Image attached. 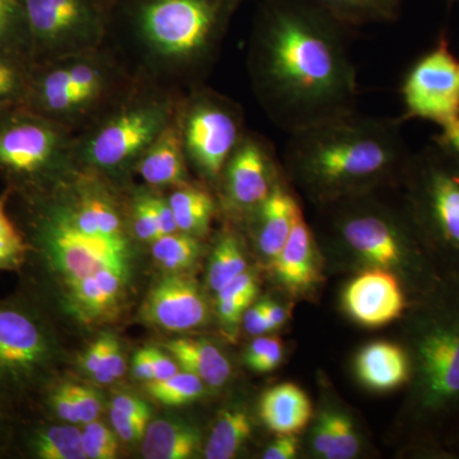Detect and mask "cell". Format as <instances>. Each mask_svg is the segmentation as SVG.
I'll use <instances>...</instances> for the list:
<instances>
[{
    "label": "cell",
    "instance_id": "obj_55",
    "mask_svg": "<svg viewBox=\"0 0 459 459\" xmlns=\"http://www.w3.org/2000/svg\"><path fill=\"white\" fill-rule=\"evenodd\" d=\"M287 316H289V312H287L286 307L277 304L276 301L268 300L267 318L268 323H270L271 332L277 331V329L282 327L286 323Z\"/></svg>",
    "mask_w": 459,
    "mask_h": 459
},
{
    "label": "cell",
    "instance_id": "obj_2",
    "mask_svg": "<svg viewBox=\"0 0 459 459\" xmlns=\"http://www.w3.org/2000/svg\"><path fill=\"white\" fill-rule=\"evenodd\" d=\"M404 120L368 117L358 110L289 134L285 177L319 204L401 183L411 152Z\"/></svg>",
    "mask_w": 459,
    "mask_h": 459
},
{
    "label": "cell",
    "instance_id": "obj_11",
    "mask_svg": "<svg viewBox=\"0 0 459 459\" xmlns=\"http://www.w3.org/2000/svg\"><path fill=\"white\" fill-rule=\"evenodd\" d=\"M404 122L428 120L437 126L459 115V60L446 35L411 65L401 87Z\"/></svg>",
    "mask_w": 459,
    "mask_h": 459
},
{
    "label": "cell",
    "instance_id": "obj_37",
    "mask_svg": "<svg viewBox=\"0 0 459 459\" xmlns=\"http://www.w3.org/2000/svg\"><path fill=\"white\" fill-rule=\"evenodd\" d=\"M117 434L99 421L86 424L82 431L84 455L90 459H114L119 451Z\"/></svg>",
    "mask_w": 459,
    "mask_h": 459
},
{
    "label": "cell",
    "instance_id": "obj_52",
    "mask_svg": "<svg viewBox=\"0 0 459 459\" xmlns=\"http://www.w3.org/2000/svg\"><path fill=\"white\" fill-rule=\"evenodd\" d=\"M283 359V344L280 338L276 337L273 343L271 344L270 349L267 352L258 359L255 364L250 367V369L255 371V373H271L280 367L281 362Z\"/></svg>",
    "mask_w": 459,
    "mask_h": 459
},
{
    "label": "cell",
    "instance_id": "obj_46",
    "mask_svg": "<svg viewBox=\"0 0 459 459\" xmlns=\"http://www.w3.org/2000/svg\"><path fill=\"white\" fill-rule=\"evenodd\" d=\"M111 338L113 336H108V334L107 336L100 337L84 352L82 359H81V365H82L83 370L86 373L93 376L99 368L101 367L102 361H104L105 356H107L108 346H110Z\"/></svg>",
    "mask_w": 459,
    "mask_h": 459
},
{
    "label": "cell",
    "instance_id": "obj_1",
    "mask_svg": "<svg viewBox=\"0 0 459 459\" xmlns=\"http://www.w3.org/2000/svg\"><path fill=\"white\" fill-rule=\"evenodd\" d=\"M346 27L307 0H267L252 44L253 80L287 134L358 110Z\"/></svg>",
    "mask_w": 459,
    "mask_h": 459
},
{
    "label": "cell",
    "instance_id": "obj_40",
    "mask_svg": "<svg viewBox=\"0 0 459 459\" xmlns=\"http://www.w3.org/2000/svg\"><path fill=\"white\" fill-rule=\"evenodd\" d=\"M68 386L74 395L81 422L90 424V422L96 421L101 412V401H100L98 392L86 385H68Z\"/></svg>",
    "mask_w": 459,
    "mask_h": 459
},
{
    "label": "cell",
    "instance_id": "obj_15",
    "mask_svg": "<svg viewBox=\"0 0 459 459\" xmlns=\"http://www.w3.org/2000/svg\"><path fill=\"white\" fill-rule=\"evenodd\" d=\"M140 314L143 322L152 327L186 332L207 323L208 307L195 280L172 274L151 289Z\"/></svg>",
    "mask_w": 459,
    "mask_h": 459
},
{
    "label": "cell",
    "instance_id": "obj_51",
    "mask_svg": "<svg viewBox=\"0 0 459 459\" xmlns=\"http://www.w3.org/2000/svg\"><path fill=\"white\" fill-rule=\"evenodd\" d=\"M148 199H150L153 212L156 214L161 234H174V232L179 231L169 201H164V199L155 197V195H148Z\"/></svg>",
    "mask_w": 459,
    "mask_h": 459
},
{
    "label": "cell",
    "instance_id": "obj_24",
    "mask_svg": "<svg viewBox=\"0 0 459 459\" xmlns=\"http://www.w3.org/2000/svg\"><path fill=\"white\" fill-rule=\"evenodd\" d=\"M199 446L197 429L179 420L159 419L148 424L142 453L147 459H188L197 455Z\"/></svg>",
    "mask_w": 459,
    "mask_h": 459
},
{
    "label": "cell",
    "instance_id": "obj_58",
    "mask_svg": "<svg viewBox=\"0 0 459 459\" xmlns=\"http://www.w3.org/2000/svg\"><path fill=\"white\" fill-rule=\"evenodd\" d=\"M458 444H459V442H458Z\"/></svg>",
    "mask_w": 459,
    "mask_h": 459
},
{
    "label": "cell",
    "instance_id": "obj_25",
    "mask_svg": "<svg viewBox=\"0 0 459 459\" xmlns=\"http://www.w3.org/2000/svg\"><path fill=\"white\" fill-rule=\"evenodd\" d=\"M346 29L394 22L406 0H307Z\"/></svg>",
    "mask_w": 459,
    "mask_h": 459
},
{
    "label": "cell",
    "instance_id": "obj_44",
    "mask_svg": "<svg viewBox=\"0 0 459 459\" xmlns=\"http://www.w3.org/2000/svg\"><path fill=\"white\" fill-rule=\"evenodd\" d=\"M268 299L258 301L255 305H250L244 313V328L250 336H263V334L271 332L270 323L267 318Z\"/></svg>",
    "mask_w": 459,
    "mask_h": 459
},
{
    "label": "cell",
    "instance_id": "obj_56",
    "mask_svg": "<svg viewBox=\"0 0 459 459\" xmlns=\"http://www.w3.org/2000/svg\"><path fill=\"white\" fill-rule=\"evenodd\" d=\"M4 420H5L4 410L0 409V430H2L3 425H4Z\"/></svg>",
    "mask_w": 459,
    "mask_h": 459
},
{
    "label": "cell",
    "instance_id": "obj_43",
    "mask_svg": "<svg viewBox=\"0 0 459 459\" xmlns=\"http://www.w3.org/2000/svg\"><path fill=\"white\" fill-rule=\"evenodd\" d=\"M256 292H258V280L253 272L247 270L226 283L217 292V299L234 298V296H247V298L255 299Z\"/></svg>",
    "mask_w": 459,
    "mask_h": 459
},
{
    "label": "cell",
    "instance_id": "obj_22",
    "mask_svg": "<svg viewBox=\"0 0 459 459\" xmlns=\"http://www.w3.org/2000/svg\"><path fill=\"white\" fill-rule=\"evenodd\" d=\"M259 415L273 433L296 435L304 430L312 419V402L300 386L282 383L263 394Z\"/></svg>",
    "mask_w": 459,
    "mask_h": 459
},
{
    "label": "cell",
    "instance_id": "obj_10",
    "mask_svg": "<svg viewBox=\"0 0 459 459\" xmlns=\"http://www.w3.org/2000/svg\"><path fill=\"white\" fill-rule=\"evenodd\" d=\"M32 65H49L91 49L102 32L92 0H25Z\"/></svg>",
    "mask_w": 459,
    "mask_h": 459
},
{
    "label": "cell",
    "instance_id": "obj_3",
    "mask_svg": "<svg viewBox=\"0 0 459 459\" xmlns=\"http://www.w3.org/2000/svg\"><path fill=\"white\" fill-rule=\"evenodd\" d=\"M406 328L411 359L406 422L429 452L459 442V280L419 299Z\"/></svg>",
    "mask_w": 459,
    "mask_h": 459
},
{
    "label": "cell",
    "instance_id": "obj_42",
    "mask_svg": "<svg viewBox=\"0 0 459 459\" xmlns=\"http://www.w3.org/2000/svg\"><path fill=\"white\" fill-rule=\"evenodd\" d=\"M48 403L57 418L62 419L63 421L69 422V424H80V413L75 406L74 395L69 391L68 383L57 385L48 397Z\"/></svg>",
    "mask_w": 459,
    "mask_h": 459
},
{
    "label": "cell",
    "instance_id": "obj_6",
    "mask_svg": "<svg viewBox=\"0 0 459 459\" xmlns=\"http://www.w3.org/2000/svg\"><path fill=\"white\" fill-rule=\"evenodd\" d=\"M32 198V249L38 247L51 270L63 280H77L101 270H114L129 277L131 249L126 237L107 238L84 234L69 219L63 204Z\"/></svg>",
    "mask_w": 459,
    "mask_h": 459
},
{
    "label": "cell",
    "instance_id": "obj_21",
    "mask_svg": "<svg viewBox=\"0 0 459 459\" xmlns=\"http://www.w3.org/2000/svg\"><path fill=\"white\" fill-rule=\"evenodd\" d=\"M183 132L168 126L142 153L138 172L151 186H186Z\"/></svg>",
    "mask_w": 459,
    "mask_h": 459
},
{
    "label": "cell",
    "instance_id": "obj_13",
    "mask_svg": "<svg viewBox=\"0 0 459 459\" xmlns=\"http://www.w3.org/2000/svg\"><path fill=\"white\" fill-rule=\"evenodd\" d=\"M169 110L162 102L126 108L108 120L87 143L86 157L100 169L122 168L142 153L168 126Z\"/></svg>",
    "mask_w": 459,
    "mask_h": 459
},
{
    "label": "cell",
    "instance_id": "obj_36",
    "mask_svg": "<svg viewBox=\"0 0 459 459\" xmlns=\"http://www.w3.org/2000/svg\"><path fill=\"white\" fill-rule=\"evenodd\" d=\"M360 451V439L351 420L344 413L332 411L331 446L325 458L351 459Z\"/></svg>",
    "mask_w": 459,
    "mask_h": 459
},
{
    "label": "cell",
    "instance_id": "obj_31",
    "mask_svg": "<svg viewBox=\"0 0 459 459\" xmlns=\"http://www.w3.org/2000/svg\"><path fill=\"white\" fill-rule=\"evenodd\" d=\"M13 189L0 195V271H20L25 267L32 253V247L25 232L9 216L8 205Z\"/></svg>",
    "mask_w": 459,
    "mask_h": 459
},
{
    "label": "cell",
    "instance_id": "obj_12",
    "mask_svg": "<svg viewBox=\"0 0 459 459\" xmlns=\"http://www.w3.org/2000/svg\"><path fill=\"white\" fill-rule=\"evenodd\" d=\"M184 147L204 177L221 178L241 133V115L228 100L202 93L193 102L183 126Z\"/></svg>",
    "mask_w": 459,
    "mask_h": 459
},
{
    "label": "cell",
    "instance_id": "obj_49",
    "mask_svg": "<svg viewBox=\"0 0 459 459\" xmlns=\"http://www.w3.org/2000/svg\"><path fill=\"white\" fill-rule=\"evenodd\" d=\"M439 128L440 132L433 137L434 143L459 160V115Z\"/></svg>",
    "mask_w": 459,
    "mask_h": 459
},
{
    "label": "cell",
    "instance_id": "obj_45",
    "mask_svg": "<svg viewBox=\"0 0 459 459\" xmlns=\"http://www.w3.org/2000/svg\"><path fill=\"white\" fill-rule=\"evenodd\" d=\"M332 437V411L320 413L312 431V448L318 457L325 458Z\"/></svg>",
    "mask_w": 459,
    "mask_h": 459
},
{
    "label": "cell",
    "instance_id": "obj_14",
    "mask_svg": "<svg viewBox=\"0 0 459 459\" xmlns=\"http://www.w3.org/2000/svg\"><path fill=\"white\" fill-rule=\"evenodd\" d=\"M221 177L230 204L247 212L262 204L282 178L270 144L255 135L241 138Z\"/></svg>",
    "mask_w": 459,
    "mask_h": 459
},
{
    "label": "cell",
    "instance_id": "obj_50",
    "mask_svg": "<svg viewBox=\"0 0 459 459\" xmlns=\"http://www.w3.org/2000/svg\"><path fill=\"white\" fill-rule=\"evenodd\" d=\"M111 407H115V409L122 411L126 415L132 416V418L147 420V421H150V407H148L146 402L134 397V395H117V397H115L114 401L111 402Z\"/></svg>",
    "mask_w": 459,
    "mask_h": 459
},
{
    "label": "cell",
    "instance_id": "obj_47",
    "mask_svg": "<svg viewBox=\"0 0 459 459\" xmlns=\"http://www.w3.org/2000/svg\"><path fill=\"white\" fill-rule=\"evenodd\" d=\"M247 305L241 301L232 300V299H219L217 300V314L225 327L230 329L237 328L238 323L243 320L244 313L247 309Z\"/></svg>",
    "mask_w": 459,
    "mask_h": 459
},
{
    "label": "cell",
    "instance_id": "obj_27",
    "mask_svg": "<svg viewBox=\"0 0 459 459\" xmlns=\"http://www.w3.org/2000/svg\"><path fill=\"white\" fill-rule=\"evenodd\" d=\"M26 449L40 459H86L82 433L68 425L36 428L27 437Z\"/></svg>",
    "mask_w": 459,
    "mask_h": 459
},
{
    "label": "cell",
    "instance_id": "obj_23",
    "mask_svg": "<svg viewBox=\"0 0 459 459\" xmlns=\"http://www.w3.org/2000/svg\"><path fill=\"white\" fill-rule=\"evenodd\" d=\"M162 346L181 369L195 374L204 385L212 388L225 385L231 377L229 359L210 341L189 337L174 338L166 341Z\"/></svg>",
    "mask_w": 459,
    "mask_h": 459
},
{
    "label": "cell",
    "instance_id": "obj_29",
    "mask_svg": "<svg viewBox=\"0 0 459 459\" xmlns=\"http://www.w3.org/2000/svg\"><path fill=\"white\" fill-rule=\"evenodd\" d=\"M252 435V421L244 410L222 411L214 422L205 446L208 459H231Z\"/></svg>",
    "mask_w": 459,
    "mask_h": 459
},
{
    "label": "cell",
    "instance_id": "obj_48",
    "mask_svg": "<svg viewBox=\"0 0 459 459\" xmlns=\"http://www.w3.org/2000/svg\"><path fill=\"white\" fill-rule=\"evenodd\" d=\"M299 440L296 435H279L263 453L264 459H292L298 457Z\"/></svg>",
    "mask_w": 459,
    "mask_h": 459
},
{
    "label": "cell",
    "instance_id": "obj_7",
    "mask_svg": "<svg viewBox=\"0 0 459 459\" xmlns=\"http://www.w3.org/2000/svg\"><path fill=\"white\" fill-rule=\"evenodd\" d=\"M56 342L38 307L22 299L0 303V409L40 388L56 360Z\"/></svg>",
    "mask_w": 459,
    "mask_h": 459
},
{
    "label": "cell",
    "instance_id": "obj_19",
    "mask_svg": "<svg viewBox=\"0 0 459 459\" xmlns=\"http://www.w3.org/2000/svg\"><path fill=\"white\" fill-rule=\"evenodd\" d=\"M250 213L258 252L271 263L285 247L303 211L286 180L281 178L265 201Z\"/></svg>",
    "mask_w": 459,
    "mask_h": 459
},
{
    "label": "cell",
    "instance_id": "obj_17",
    "mask_svg": "<svg viewBox=\"0 0 459 459\" xmlns=\"http://www.w3.org/2000/svg\"><path fill=\"white\" fill-rule=\"evenodd\" d=\"M270 264L277 281L291 294L305 295L320 282L318 246L304 214H300L285 247Z\"/></svg>",
    "mask_w": 459,
    "mask_h": 459
},
{
    "label": "cell",
    "instance_id": "obj_4",
    "mask_svg": "<svg viewBox=\"0 0 459 459\" xmlns=\"http://www.w3.org/2000/svg\"><path fill=\"white\" fill-rule=\"evenodd\" d=\"M374 193L327 204L332 238L371 268L394 272L421 299L440 282L406 205L380 204Z\"/></svg>",
    "mask_w": 459,
    "mask_h": 459
},
{
    "label": "cell",
    "instance_id": "obj_18",
    "mask_svg": "<svg viewBox=\"0 0 459 459\" xmlns=\"http://www.w3.org/2000/svg\"><path fill=\"white\" fill-rule=\"evenodd\" d=\"M128 276L101 270L83 279L65 281L72 312L87 325L113 319L122 307Z\"/></svg>",
    "mask_w": 459,
    "mask_h": 459
},
{
    "label": "cell",
    "instance_id": "obj_41",
    "mask_svg": "<svg viewBox=\"0 0 459 459\" xmlns=\"http://www.w3.org/2000/svg\"><path fill=\"white\" fill-rule=\"evenodd\" d=\"M110 420L113 424L115 433L124 442H137L142 437H144L146 429L150 421L132 416L126 415L122 411L110 407Z\"/></svg>",
    "mask_w": 459,
    "mask_h": 459
},
{
    "label": "cell",
    "instance_id": "obj_38",
    "mask_svg": "<svg viewBox=\"0 0 459 459\" xmlns=\"http://www.w3.org/2000/svg\"><path fill=\"white\" fill-rule=\"evenodd\" d=\"M134 231L140 240L151 244L156 238L162 237L159 221H157L148 195L138 199L134 205Z\"/></svg>",
    "mask_w": 459,
    "mask_h": 459
},
{
    "label": "cell",
    "instance_id": "obj_8",
    "mask_svg": "<svg viewBox=\"0 0 459 459\" xmlns=\"http://www.w3.org/2000/svg\"><path fill=\"white\" fill-rule=\"evenodd\" d=\"M68 148L59 122L26 107L0 108V175L13 193L40 192Z\"/></svg>",
    "mask_w": 459,
    "mask_h": 459
},
{
    "label": "cell",
    "instance_id": "obj_54",
    "mask_svg": "<svg viewBox=\"0 0 459 459\" xmlns=\"http://www.w3.org/2000/svg\"><path fill=\"white\" fill-rule=\"evenodd\" d=\"M133 374L142 382H150L155 379L152 359H151L150 347L138 350L133 358Z\"/></svg>",
    "mask_w": 459,
    "mask_h": 459
},
{
    "label": "cell",
    "instance_id": "obj_32",
    "mask_svg": "<svg viewBox=\"0 0 459 459\" xmlns=\"http://www.w3.org/2000/svg\"><path fill=\"white\" fill-rule=\"evenodd\" d=\"M246 255L234 234H225L214 247L210 265H208L207 283L211 291L219 292L226 283L246 272Z\"/></svg>",
    "mask_w": 459,
    "mask_h": 459
},
{
    "label": "cell",
    "instance_id": "obj_57",
    "mask_svg": "<svg viewBox=\"0 0 459 459\" xmlns=\"http://www.w3.org/2000/svg\"><path fill=\"white\" fill-rule=\"evenodd\" d=\"M448 3H459V0H446Z\"/></svg>",
    "mask_w": 459,
    "mask_h": 459
},
{
    "label": "cell",
    "instance_id": "obj_20",
    "mask_svg": "<svg viewBox=\"0 0 459 459\" xmlns=\"http://www.w3.org/2000/svg\"><path fill=\"white\" fill-rule=\"evenodd\" d=\"M359 380L376 392H388L409 385L411 359L406 347L385 341L367 344L355 361Z\"/></svg>",
    "mask_w": 459,
    "mask_h": 459
},
{
    "label": "cell",
    "instance_id": "obj_35",
    "mask_svg": "<svg viewBox=\"0 0 459 459\" xmlns=\"http://www.w3.org/2000/svg\"><path fill=\"white\" fill-rule=\"evenodd\" d=\"M0 45L31 62L25 0H0Z\"/></svg>",
    "mask_w": 459,
    "mask_h": 459
},
{
    "label": "cell",
    "instance_id": "obj_5",
    "mask_svg": "<svg viewBox=\"0 0 459 459\" xmlns=\"http://www.w3.org/2000/svg\"><path fill=\"white\" fill-rule=\"evenodd\" d=\"M404 205L440 279L459 280V160L431 142L411 153Z\"/></svg>",
    "mask_w": 459,
    "mask_h": 459
},
{
    "label": "cell",
    "instance_id": "obj_30",
    "mask_svg": "<svg viewBox=\"0 0 459 459\" xmlns=\"http://www.w3.org/2000/svg\"><path fill=\"white\" fill-rule=\"evenodd\" d=\"M32 63L0 45V108L25 107Z\"/></svg>",
    "mask_w": 459,
    "mask_h": 459
},
{
    "label": "cell",
    "instance_id": "obj_28",
    "mask_svg": "<svg viewBox=\"0 0 459 459\" xmlns=\"http://www.w3.org/2000/svg\"><path fill=\"white\" fill-rule=\"evenodd\" d=\"M63 207L75 228L84 234L107 238L124 237L119 214L110 202L101 195L87 193L69 210L66 205Z\"/></svg>",
    "mask_w": 459,
    "mask_h": 459
},
{
    "label": "cell",
    "instance_id": "obj_33",
    "mask_svg": "<svg viewBox=\"0 0 459 459\" xmlns=\"http://www.w3.org/2000/svg\"><path fill=\"white\" fill-rule=\"evenodd\" d=\"M198 238L180 231L162 235L152 243L153 258L165 270H188L198 261L202 253Z\"/></svg>",
    "mask_w": 459,
    "mask_h": 459
},
{
    "label": "cell",
    "instance_id": "obj_9",
    "mask_svg": "<svg viewBox=\"0 0 459 459\" xmlns=\"http://www.w3.org/2000/svg\"><path fill=\"white\" fill-rule=\"evenodd\" d=\"M237 0H153L141 14L144 36L159 53L181 60L210 56Z\"/></svg>",
    "mask_w": 459,
    "mask_h": 459
},
{
    "label": "cell",
    "instance_id": "obj_26",
    "mask_svg": "<svg viewBox=\"0 0 459 459\" xmlns=\"http://www.w3.org/2000/svg\"><path fill=\"white\" fill-rule=\"evenodd\" d=\"M168 201L180 232L195 238L207 234L214 213L210 193L186 184L175 190Z\"/></svg>",
    "mask_w": 459,
    "mask_h": 459
},
{
    "label": "cell",
    "instance_id": "obj_53",
    "mask_svg": "<svg viewBox=\"0 0 459 459\" xmlns=\"http://www.w3.org/2000/svg\"><path fill=\"white\" fill-rule=\"evenodd\" d=\"M151 359H152L153 371H155V379L153 380H165L169 377H174L175 374L179 373V367L174 359L166 355L161 350L156 347H150Z\"/></svg>",
    "mask_w": 459,
    "mask_h": 459
},
{
    "label": "cell",
    "instance_id": "obj_39",
    "mask_svg": "<svg viewBox=\"0 0 459 459\" xmlns=\"http://www.w3.org/2000/svg\"><path fill=\"white\" fill-rule=\"evenodd\" d=\"M126 364L124 360L122 347L117 338L113 337L101 367L92 377L101 385H111L122 377L126 374Z\"/></svg>",
    "mask_w": 459,
    "mask_h": 459
},
{
    "label": "cell",
    "instance_id": "obj_34",
    "mask_svg": "<svg viewBox=\"0 0 459 459\" xmlns=\"http://www.w3.org/2000/svg\"><path fill=\"white\" fill-rule=\"evenodd\" d=\"M146 392L166 406H181L198 400L204 394V383L195 374L179 371L165 380H150L144 385Z\"/></svg>",
    "mask_w": 459,
    "mask_h": 459
},
{
    "label": "cell",
    "instance_id": "obj_16",
    "mask_svg": "<svg viewBox=\"0 0 459 459\" xmlns=\"http://www.w3.org/2000/svg\"><path fill=\"white\" fill-rule=\"evenodd\" d=\"M343 307L356 323L368 328L383 327L406 309L402 281L394 272L371 268L346 286Z\"/></svg>",
    "mask_w": 459,
    "mask_h": 459
}]
</instances>
